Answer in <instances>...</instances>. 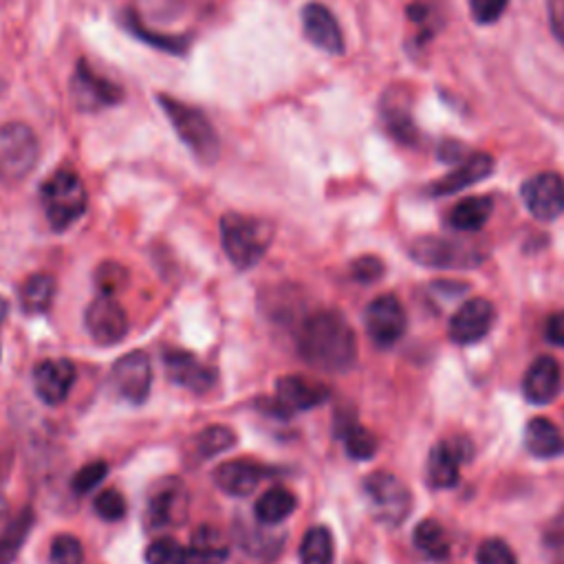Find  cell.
I'll list each match as a JSON object with an SVG mask.
<instances>
[{
    "label": "cell",
    "mask_w": 564,
    "mask_h": 564,
    "mask_svg": "<svg viewBox=\"0 0 564 564\" xmlns=\"http://www.w3.org/2000/svg\"><path fill=\"white\" fill-rule=\"evenodd\" d=\"M297 350L317 370L344 372L357 359V337L339 311L322 308L304 319L297 333Z\"/></svg>",
    "instance_id": "cell-1"
},
{
    "label": "cell",
    "mask_w": 564,
    "mask_h": 564,
    "mask_svg": "<svg viewBox=\"0 0 564 564\" xmlns=\"http://www.w3.org/2000/svg\"><path fill=\"white\" fill-rule=\"evenodd\" d=\"M218 229L227 258L240 271L256 267L273 240V227L267 220L236 212L225 214Z\"/></svg>",
    "instance_id": "cell-2"
},
{
    "label": "cell",
    "mask_w": 564,
    "mask_h": 564,
    "mask_svg": "<svg viewBox=\"0 0 564 564\" xmlns=\"http://www.w3.org/2000/svg\"><path fill=\"white\" fill-rule=\"evenodd\" d=\"M40 200H42L48 225L55 231H64L84 216L88 205V194L79 174L73 172L70 167H62L42 183Z\"/></svg>",
    "instance_id": "cell-3"
},
{
    "label": "cell",
    "mask_w": 564,
    "mask_h": 564,
    "mask_svg": "<svg viewBox=\"0 0 564 564\" xmlns=\"http://www.w3.org/2000/svg\"><path fill=\"white\" fill-rule=\"evenodd\" d=\"M156 101L163 115L170 119L174 132L192 150V154L198 161L212 163L220 152V141L207 115L170 95H156Z\"/></svg>",
    "instance_id": "cell-4"
},
{
    "label": "cell",
    "mask_w": 564,
    "mask_h": 564,
    "mask_svg": "<svg viewBox=\"0 0 564 564\" xmlns=\"http://www.w3.org/2000/svg\"><path fill=\"white\" fill-rule=\"evenodd\" d=\"M410 258L432 269H474L487 256L476 242L445 236H421L410 245Z\"/></svg>",
    "instance_id": "cell-5"
},
{
    "label": "cell",
    "mask_w": 564,
    "mask_h": 564,
    "mask_svg": "<svg viewBox=\"0 0 564 564\" xmlns=\"http://www.w3.org/2000/svg\"><path fill=\"white\" fill-rule=\"evenodd\" d=\"M364 496L372 518L386 527L401 524L412 509L410 489L388 471H372L366 476Z\"/></svg>",
    "instance_id": "cell-6"
},
{
    "label": "cell",
    "mask_w": 564,
    "mask_h": 564,
    "mask_svg": "<svg viewBox=\"0 0 564 564\" xmlns=\"http://www.w3.org/2000/svg\"><path fill=\"white\" fill-rule=\"evenodd\" d=\"M40 159V141L35 132L22 123L11 121L0 126V181H22Z\"/></svg>",
    "instance_id": "cell-7"
},
{
    "label": "cell",
    "mask_w": 564,
    "mask_h": 564,
    "mask_svg": "<svg viewBox=\"0 0 564 564\" xmlns=\"http://www.w3.org/2000/svg\"><path fill=\"white\" fill-rule=\"evenodd\" d=\"M108 383L117 399L132 405L143 403L152 388V366L148 355L143 350L121 355L110 368Z\"/></svg>",
    "instance_id": "cell-8"
},
{
    "label": "cell",
    "mask_w": 564,
    "mask_h": 564,
    "mask_svg": "<svg viewBox=\"0 0 564 564\" xmlns=\"http://www.w3.org/2000/svg\"><path fill=\"white\" fill-rule=\"evenodd\" d=\"M70 97L79 110H101L119 104L123 90L108 77L95 73L86 59H79L70 79Z\"/></svg>",
    "instance_id": "cell-9"
},
{
    "label": "cell",
    "mask_w": 564,
    "mask_h": 564,
    "mask_svg": "<svg viewBox=\"0 0 564 564\" xmlns=\"http://www.w3.org/2000/svg\"><path fill=\"white\" fill-rule=\"evenodd\" d=\"M520 196L529 214L538 220H555L564 214V178L557 172H540L527 178Z\"/></svg>",
    "instance_id": "cell-10"
},
{
    "label": "cell",
    "mask_w": 564,
    "mask_h": 564,
    "mask_svg": "<svg viewBox=\"0 0 564 564\" xmlns=\"http://www.w3.org/2000/svg\"><path fill=\"white\" fill-rule=\"evenodd\" d=\"M364 326L375 346L390 348L405 333V311L394 295H379L366 306Z\"/></svg>",
    "instance_id": "cell-11"
},
{
    "label": "cell",
    "mask_w": 564,
    "mask_h": 564,
    "mask_svg": "<svg viewBox=\"0 0 564 564\" xmlns=\"http://www.w3.org/2000/svg\"><path fill=\"white\" fill-rule=\"evenodd\" d=\"M84 324L88 335L99 346H112L121 341L128 333V315L115 295L95 297L84 313Z\"/></svg>",
    "instance_id": "cell-12"
},
{
    "label": "cell",
    "mask_w": 564,
    "mask_h": 564,
    "mask_svg": "<svg viewBox=\"0 0 564 564\" xmlns=\"http://www.w3.org/2000/svg\"><path fill=\"white\" fill-rule=\"evenodd\" d=\"M330 390L315 379L304 375H286L275 383V410L284 416L313 410L328 399Z\"/></svg>",
    "instance_id": "cell-13"
},
{
    "label": "cell",
    "mask_w": 564,
    "mask_h": 564,
    "mask_svg": "<svg viewBox=\"0 0 564 564\" xmlns=\"http://www.w3.org/2000/svg\"><path fill=\"white\" fill-rule=\"evenodd\" d=\"M494 317H496V308L489 300L471 297L454 311L447 328L449 339L458 346L476 344L491 330Z\"/></svg>",
    "instance_id": "cell-14"
},
{
    "label": "cell",
    "mask_w": 564,
    "mask_h": 564,
    "mask_svg": "<svg viewBox=\"0 0 564 564\" xmlns=\"http://www.w3.org/2000/svg\"><path fill=\"white\" fill-rule=\"evenodd\" d=\"M163 366H165V375L172 383L203 394L207 390L214 388L216 383V370L207 364H203L196 355L181 350V348H170L163 352Z\"/></svg>",
    "instance_id": "cell-15"
},
{
    "label": "cell",
    "mask_w": 564,
    "mask_h": 564,
    "mask_svg": "<svg viewBox=\"0 0 564 564\" xmlns=\"http://www.w3.org/2000/svg\"><path fill=\"white\" fill-rule=\"evenodd\" d=\"M77 370L68 359H42L33 368V388L42 403L59 405L75 386Z\"/></svg>",
    "instance_id": "cell-16"
},
{
    "label": "cell",
    "mask_w": 564,
    "mask_h": 564,
    "mask_svg": "<svg viewBox=\"0 0 564 564\" xmlns=\"http://www.w3.org/2000/svg\"><path fill=\"white\" fill-rule=\"evenodd\" d=\"M302 29H304V35L306 40L330 53V55H341L344 48H346V42H344V33H341V26L337 22V18L333 15V11L319 2H308L304 4L302 9Z\"/></svg>",
    "instance_id": "cell-17"
},
{
    "label": "cell",
    "mask_w": 564,
    "mask_h": 564,
    "mask_svg": "<svg viewBox=\"0 0 564 564\" xmlns=\"http://www.w3.org/2000/svg\"><path fill=\"white\" fill-rule=\"evenodd\" d=\"M187 516V491L178 480L159 485L145 505V524L150 529H163L178 524Z\"/></svg>",
    "instance_id": "cell-18"
},
{
    "label": "cell",
    "mask_w": 564,
    "mask_h": 564,
    "mask_svg": "<svg viewBox=\"0 0 564 564\" xmlns=\"http://www.w3.org/2000/svg\"><path fill=\"white\" fill-rule=\"evenodd\" d=\"M496 163H494V156L487 154V152H469L465 154L456 167L452 172H447L443 178L434 181L430 187H427V194L430 196H449V194H456L482 178H487L491 172H494Z\"/></svg>",
    "instance_id": "cell-19"
},
{
    "label": "cell",
    "mask_w": 564,
    "mask_h": 564,
    "mask_svg": "<svg viewBox=\"0 0 564 564\" xmlns=\"http://www.w3.org/2000/svg\"><path fill=\"white\" fill-rule=\"evenodd\" d=\"M460 438L438 441L432 445L425 465V478L434 489H452L460 480V463L465 458Z\"/></svg>",
    "instance_id": "cell-20"
},
{
    "label": "cell",
    "mask_w": 564,
    "mask_h": 564,
    "mask_svg": "<svg viewBox=\"0 0 564 564\" xmlns=\"http://www.w3.org/2000/svg\"><path fill=\"white\" fill-rule=\"evenodd\" d=\"M379 112H381V121H383L388 134L394 141H399L403 145H414L416 143L419 130L414 126L405 90H399V88L386 90V95L381 97Z\"/></svg>",
    "instance_id": "cell-21"
},
{
    "label": "cell",
    "mask_w": 564,
    "mask_h": 564,
    "mask_svg": "<svg viewBox=\"0 0 564 564\" xmlns=\"http://www.w3.org/2000/svg\"><path fill=\"white\" fill-rule=\"evenodd\" d=\"M560 392V366L553 357H538L524 372L522 394L533 405H546Z\"/></svg>",
    "instance_id": "cell-22"
},
{
    "label": "cell",
    "mask_w": 564,
    "mask_h": 564,
    "mask_svg": "<svg viewBox=\"0 0 564 564\" xmlns=\"http://www.w3.org/2000/svg\"><path fill=\"white\" fill-rule=\"evenodd\" d=\"M269 474L267 467L251 460H227L214 469L212 478L216 487L229 496H249L256 491L260 480Z\"/></svg>",
    "instance_id": "cell-23"
},
{
    "label": "cell",
    "mask_w": 564,
    "mask_h": 564,
    "mask_svg": "<svg viewBox=\"0 0 564 564\" xmlns=\"http://www.w3.org/2000/svg\"><path fill=\"white\" fill-rule=\"evenodd\" d=\"M524 447L535 458H555L564 454V434L553 421L535 416L524 427Z\"/></svg>",
    "instance_id": "cell-24"
},
{
    "label": "cell",
    "mask_w": 564,
    "mask_h": 564,
    "mask_svg": "<svg viewBox=\"0 0 564 564\" xmlns=\"http://www.w3.org/2000/svg\"><path fill=\"white\" fill-rule=\"evenodd\" d=\"M229 546L218 529L203 524L194 529L187 546V564H225Z\"/></svg>",
    "instance_id": "cell-25"
},
{
    "label": "cell",
    "mask_w": 564,
    "mask_h": 564,
    "mask_svg": "<svg viewBox=\"0 0 564 564\" xmlns=\"http://www.w3.org/2000/svg\"><path fill=\"white\" fill-rule=\"evenodd\" d=\"M494 200L489 196H467L449 209L447 223L456 231H478L489 220Z\"/></svg>",
    "instance_id": "cell-26"
},
{
    "label": "cell",
    "mask_w": 564,
    "mask_h": 564,
    "mask_svg": "<svg viewBox=\"0 0 564 564\" xmlns=\"http://www.w3.org/2000/svg\"><path fill=\"white\" fill-rule=\"evenodd\" d=\"M18 297H20V306L24 313L37 315V313L48 311V306L55 297V278L48 273H33L20 286Z\"/></svg>",
    "instance_id": "cell-27"
},
{
    "label": "cell",
    "mask_w": 564,
    "mask_h": 564,
    "mask_svg": "<svg viewBox=\"0 0 564 564\" xmlns=\"http://www.w3.org/2000/svg\"><path fill=\"white\" fill-rule=\"evenodd\" d=\"M293 511H295V496L284 487L267 489L253 507V516L262 524H278L284 518H289Z\"/></svg>",
    "instance_id": "cell-28"
},
{
    "label": "cell",
    "mask_w": 564,
    "mask_h": 564,
    "mask_svg": "<svg viewBox=\"0 0 564 564\" xmlns=\"http://www.w3.org/2000/svg\"><path fill=\"white\" fill-rule=\"evenodd\" d=\"M337 434L344 441L346 454L355 460H368L377 452V438L372 432H368L364 425H359L355 419H344L337 425Z\"/></svg>",
    "instance_id": "cell-29"
},
{
    "label": "cell",
    "mask_w": 564,
    "mask_h": 564,
    "mask_svg": "<svg viewBox=\"0 0 564 564\" xmlns=\"http://www.w3.org/2000/svg\"><path fill=\"white\" fill-rule=\"evenodd\" d=\"M412 542L421 555L427 560H443L449 553V540L445 529L436 520H423L414 527Z\"/></svg>",
    "instance_id": "cell-30"
},
{
    "label": "cell",
    "mask_w": 564,
    "mask_h": 564,
    "mask_svg": "<svg viewBox=\"0 0 564 564\" xmlns=\"http://www.w3.org/2000/svg\"><path fill=\"white\" fill-rule=\"evenodd\" d=\"M333 535L326 527H311L300 544V562L302 564H333Z\"/></svg>",
    "instance_id": "cell-31"
},
{
    "label": "cell",
    "mask_w": 564,
    "mask_h": 564,
    "mask_svg": "<svg viewBox=\"0 0 564 564\" xmlns=\"http://www.w3.org/2000/svg\"><path fill=\"white\" fill-rule=\"evenodd\" d=\"M33 524V511L26 507L22 509L0 533V564H11L22 549L29 531Z\"/></svg>",
    "instance_id": "cell-32"
},
{
    "label": "cell",
    "mask_w": 564,
    "mask_h": 564,
    "mask_svg": "<svg viewBox=\"0 0 564 564\" xmlns=\"http://www.w3.org/2000/svg\"><path fill=\"white\" fill-rule=\"evenodd\" d=\"M123 24H126V29H128L132 35H137L139 40H143V42H148V44H152V46H156V48H163V51H167V53L181 55V53L187 48V40H185V37L150 31V29L143 24V20H141L137 13H132V11H126V13H123Z\"/></svg>",
    "instance_id": "cell-33"
},
{
    "label": "cell",
    "mask_w": 564,
    "mask_h": 564,
    "mask_svg": "<svg viewBox=\"0 0 564 564\" xmlns=\"http://www.w3.org/2000/svg\"><path fill=\"white\" fill-rule=\"evenodd\" d=\"M236 443V434L231 427L227 425H207L205 430H200L194 438V452L198 458L207 460L218 456L220 452L229 449Z\"/></svg>",
    "instance_id": "cell-34"
},
{
    "label": "cell",
    "mask_w": 564,
    "mask_h": 564,
    "mask_svg": "<svg viewBox=\"0 0 564 564\" xmlns=\"http://www.w3.org/2000/svg\"><path fill=\"white\" fill-rule=\"evenodd\" d=\"M540 542L546 564H564V507L546 522Z\"/></svg>",
    "instance_id": "cell-35"
},
{
    "label": "cell",
    "mask_w": 564,
    "mask_h": 564,
    "mask_svg": "<svg viewBox=\"0 0 564 564\" xmlns=\"http://www.w3.org/2000/svg\"><path fill=\"white\" fill-rule=\"evenodd\" d=\"M145 564H187V549L174 538H156L145 546Z\"/></svg>",
    "instance_id": "cell-36"
},
{
    "label": "cell",
    "mask_w": 564,
    "mask_h": 564,
    "mask_svg": "<svg viewBox=\"0 0 564 564\" xmlns=\"http://www.w3.org/2000/svg\"><path fill=\"white\" fill-rule=\"evenodd\" d=\"M408 15L412 20V24L416 26L414 29V37H416V44L423 46L438 29V13L432 4L427 2H412L408 7Z\"/></svg>",
    "instance_id": "cell-37"
},
{
    "label": "cell",
    "mask_w": 564,
    "mask_h": 564,
    "mask_svg": "<svg viewBox=\"0 0 564 564\" xmlns=\"http://www.w3.org/2000/svg\"><path fill=\"white\" fill-rule=\"evenodd\" d=\"M51 564H82L84 562V546L82 542L70 533H59L51 542L48 551Z\"/></svg>",
    "instance_id": "cell-38"
},
{
    "label": "cell",
    "mask_w": 564,
    "mask_h": 564,
    "mask_svg": "<svg viewBox=\"0 0 564 564\" xmlns=\"http://www.w3.org/2000/svg\"><path fill=\"white\" fill-rule=\"evenodd\" d=\"M128 282V271L119 262H101L95 271V284L101 295L119 293Z\"/></svg>",
    "instance_id": "cell-39"
},
{
    "label": "cell",
    "mask_w": 564,
    "mask_h": 564,
    "mask_svg": "<svg viewBox=\"0 0 564 564\" xmlns=\"http://www.w3.org/2000/svg\"><path fill=\"white\" fill-rule=\"evenodd\" d=\"M476 564H518L513 551L500 538H487L478 544Z\"/></svg>",
    "instance_id": "cell-40"
},
{
    "label": "cell",
    "mask_w": 564,
    "mask_h": 564,
    "mask_svg": "<svg viewBox=\"0 0 564 564\" xmlns=\"http://www.w3.org/2000/svg\"><path fill=\"white\" fill-rule=\"evenodd\" d=\"M95 513L101 520H121L126 516V498L121 491L117 489H104L101 494H97L95 498Z\"/></svg>",
    "instance_id": "cell-41"
},
{
    "label": "cell",
    "mask_w": 564,
    "mask_h": 564,
    "mask_svg": "<svg viewBox=\"0 0 564 564\" xmlns=\"http://www.w3.org/2000/svg\"><path fill=\"white\" fill-rule=\"evenodd\" d=\"M108 474V465L104 460H93L88 465H84L70 480V487L75 494H88L93 491Z\"/></svg>",
    "instance_id": "cell-42"
},
{
    "label": "cell",
    "mask_w": 564,
    "mask_h": 564,
    "mask_svg": "<svg viewBox=\"0 0 564 564\" xmlns=\"http://www.w3.org/2000/svg\"><path fill=\"white\" fill-rule=\"evenodd\" d=\"M507 4L509 0H469V13L474 22L491 24L505 13Z\"/></svg>",
    "instance_id": "cell-43"
},
{
    "label": "cell",
    "mask_w": 564,
    "mask_h": 564,
    "mask_svg": "<svg viewBox=\"0 0 564 564\" xmlns=\"http://www.w3.org/2000/svg\"><path fill=\"white\" fill-rule=\"evenodd\" d=\"M381 271H383V264L375 256H361L359 260L352 262V278H357L361 282H372V280L381 278Z\"/></svg>",
    "instance_id": "cell-44"
},
{
    "label": "cell",
    "mask_w": 564,
    "mask_h": 564,
    "mask_svg": "<svg viewBox=\"0 0 564 564\" xmlns=\"http://www.w3.org/2000/svg\"><path fill=\"white\" fill-rule=\"evenodd\" d=\"M549 24L557 42L564 46V0H546Z\"/></svg>",
    "instance_id": "cell-45"
},
{
    "label": "cell",
    "mask_w": 564,
    "mask_h": 564,
    "mask_svg": "<svg viewBox=\"0 0 564 564\" xmlns=\"http://www.w3.org/2000/svg\"><path fill=\"white\" fill-rule=\"evenodd\" d=\"M544 335H546V339H549L551 344L564 346V311H557V313H553V315L546 319Z\"/></svg>",
    "instance_id": "cell-46"
},
{
    "label": "cell",
    "mask_w": 564,
    "mask_h": 564,
    "mask_svg": "<svg viewBox=\"0 0 564 564\" xmlns=\"http://www.w3.org/2000/svg\"><path fill=\"white\" fill-rule=\"evenodd\" d=\"M145 2H150V9L174 13V11H181L183 7H187L189 0H145Z\"/></svg>",
    "instance_id": "cell-47"
},
{
    "label": "cell",
    "mask_w": 564,
    "mask_h": 564,
    "mask_svg": "<svg viewBox=\"0 0 564 564\" xmlns=\"http://www.w3.org/2000/svg\"><path fill=\"white\" fill-rule=\"evenodd\" d=\"M7 313H9V306H7V302H4V297H0V328H2V324H4V319H7Z\"/></svg>",
    "instance_id": "cell-48"
}]
</instances>
